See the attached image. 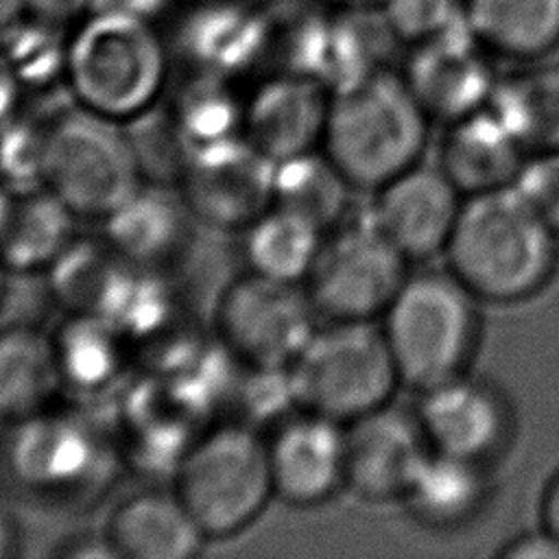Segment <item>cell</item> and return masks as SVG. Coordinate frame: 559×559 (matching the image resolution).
<instances>
[{
  "mask_svg": "<svg viewBox=\"0 0 559 559\" xmlns=\"http://www.w3.org/2000/svg\"><path fill=\"white\" fill-rule=\"evenodd\" d=\"M74 223L48 188H0V264L9 275L46 271L76 238Z\"/></svg>",
  "mask_w": 559,
  "mask_h": 559,
  "instance_id": "7402d4cb",
  "label": "cell"
},
{
  "mask_svg": "<svg viewBox=\"0 0 559 559\" xmlns=\"http://www.w3.org/2000/svg\"><path fill=\"white\" fill-rule=\"evenodd\" d=\"M103 533L122 559H190L210 542L170 487H140L122 496Z\"/></svg>",
  "mask_w": 559,
  "mask_h": 559,
  "instance_id": "d6986e66",
  "label": "cell"
},
{
  "mask_svg": "<svg viewBox=\"0 0 559 559\" xmlns=\"http://www.w3.org/2000/svg\"><path fill=\"white\" fill-rule=\"evenodd\" d=\"M122 463L118 437L61 402L0 426V487L35 509H92L118 480Z\"/></svg>",
  "mask_w": 559,
  "mask_h": 559,
  "instance_id": "6da1fadb",
  "label": "cell"
},
{
  "mask_svg": "<svg viewBox=\"0 0 559 559\" xmlns=\"http://www.w3.org/2000/svg\"><path fill=\"white\" fill-rule=\"evenodd\" d=\"M46 120L24 109L0 124V188H44Z\"/></svg>",
  "mask_w": 559,
  "mask_h": 559,
  "instance_id": "1f68e13d",
  "label": "cell"
},
{
  "mask_svg": "<svg viewBox=\"0 0 559 559\" xmlns=\"http://www.w3.org/2000/svg\"><path fill=\"white\" fill-rule=\"evenodd\" d=\"M489 498V465L430 450L400 502L421 526L450 531L476 520Z\"/></svg>",
  "mask_w": 559,
  "mask_h": 559,
  "instance_id": "d4e9b609",
  "label": "cell"
},
{
  "mask_svg": "<svg viewBox=\"0 0 559 559\" xmlns=\"http://www.w3.org/2000/svg\"><path fill=\"white\" fill-rule=\"evenodd\" d=\"M539 520H542V528L548 531L559 542V469L550 476V480L544 487Z\"/></svg>",
  "mask_w": 559,
  "mask_h": 559,
  "instance_id": "f35d334b",
  "label": "cell"
},
{
  "mask_svg": "<svg viewBox=\"0 0 559 559\" xmlns=\"http://www.w3.org/2000/svg\"><path fill=\"white\" fill-rule=\"evenodd\" d=\"M465 2L467 0H384L378 11L395 41L408 48L467 24Z\"/></svg>",
  "mask_w": 559,
  "mask_h": 559,
  "instance_id": "d6a6232c",
  "label": "cell"
},
{
  "mask_svg": "<svg viewBox=\"0 0 559 559\" xmlns=\"http://www.w3.org/2000/svg\"><path fill=\"white\" fill-rule=\"evenodd\" d=\"M496 59L463 24L408 46L400 74L430 120L450 124L489 105L500 81Z\"/></svg>",
  "mask_w": 559,
  "mask_h": 559,
  "instance_id": "4fadbf2b",
  "label": "cell"
},
{
  "mask_svg": "<svg viewBox=\"0 0 559 559\" xmlns=\"http://www.w3.org/2000/svg\"><path fill=\"white\" fill-rule=\"evenodd\" d=\"M240 234L247 271L293 284H304L325 236L314 223L280 205H271Z\"/></svg>",
  "mask_w": 559,
  "mask_h": 559,
  "instance_id": "83f0119b",
  "label": "cell"
},
{
  "mask_svg": "<svg viewBox=\"0 0 559 559\" xmlns=\"http://www.w3.org/2000/svg\"><path fill=\"white\" fill-rule=\"evenodd\" d=\"M170 0H79V9L83 13L90 11H122L142 15L148 20H155L157 13H162L168 7Z\"/></svg>",
  "mask_w": 559,
  "mask_h": 559,
  "instance_id": "8d00e7d4",
  "label": "cell"
},
{
  "mask_svg": "<svg viewBox=\"0 0 559 559\" xmlns=\"http://www.w3.org/2000/svg\"><path fill=\"white\" fill-rule=\"evenodd\" d=\"M26 0H0V39L26 15Z\"/></svg>",
  "mask_w": 559,
  "mask_h": 559,
  "instance_id": "60d3db41",
  "label": "cell"
},
{
  "mask_svg": "<svg viewBox=\"0 0 559 559\" xmlns=\"http://www.w3.org/2000/svg\"><path fill=\"white\" fill-rule=\"evenodd\" d=\"M288 378L297 408L341 424L389 404L402 384L384 332L373 321L317 325Z\"/></svg>",
  "mask_w": 559,
  "mask_h": 559,
  "instance_id": "ba28073f",
  "label": "cell"
},
{
  "mask_svg": "<svg viewBox=\"0 0 559 559\" xmlns=\"http://www.w3.org/2000/svg\"><path fill=\"white\" fill-rule=\"evenodd\" d=\"M275 500L312 509L345 487V424L295 408L266 435Z\"/></svg>",
  "mask_w": 559,
  "mask_h": 559,
  "instance_id": "9a60e30c",
  "label": "cell"
},
{
  "mask_svg": "<svg viewBox=\"0 0 559 559\" xmlns=\"http://www.w3.org/2000/svg\"><path fill=\"white\" fill-rule=\"evenodd\" d=\"M489 107L526 155L559 148V63L528 61L500 76Z\"/></svg>",
  "mask_w": 559,
  "mask_h": 559,
  "instance_id": "4316f807",
  "label": "cell"
},
{
  "mask_svg": "<svg viewBox=\"0 0 559 559\" xmlns=\"http://www.w3.org/2000/svg\"><path fill=\"white\" fill-rule=\"evenodd\" d=\"M168 83L170 50L155 20L90 11L68 31L63 85L74 105L131 124L162 105Z\"/></svg>",
  "mask_w": 559,
  "mask_h": 559,
  "instance_id": "3957f363",
  "label": "cell"
},
{
  "mask_svg": "<svg viewBox=\"0 0 559 559\" xmlns=\"http://www.w3.org/2000/svg\"><path fill=\"white\" fill-rule=\"evenodd\" d=\"M478 304L448 269L406 277L380 325L406 386L426 391L469 371L483 330Z\"/></svg>",
  "mask_w": 559,
  "mask_h": 559,
  "instance_id": "5b68a950",
  "label": "cell"
},
{
  "mask_svg": "<svg viewBox=\"0 0 559 559\" xmlns=\"http://www.w3.org/2000/svg\"><path fill=\"white\" fill-rule=\"evenodd\" d=\"M502 559H559V542L544 528L509 539L496 550Z\"/></svg>",
  "mask_w": 559,
  "mask_h": 559,
  "instance_id": "e575fe53",
  "label": "cell"
},
{
  "mask_svg": "<svg viewBox=\"0 0 559 559\" xmlns=\"http://www.w3.org/2000/svg\"><path fill=\"white\" fill-rule=\"evenodd\" d=\"M463 192L437 166L415 164L373 192L371 216L408 258L443 253L463 207Z\"/></svg>",
  "mask_w": 559,
  "mask_h": 559,
  "instance_id": "e0dca14e",
  "label": "cell"
},
{
  "mask_svg": "<svg viewBox=\"0 0 559 559\" xmlns=\"http://www.w3.org/2000/svg\"><path fill=\"white\" fill-rule=\"evenodd\" d=\"M52 338L66 393L100 397L124 384L133 347L107 317L66 312Z\"/></svg>",
  "mask_w": 559,
  "mask_h": 559,
  "instance_id": "cb8c5ba5",
  "label": "cell"
},
{
  "mask_svg": "<svg viewBox=\"0 0 559 559\" xmlns=\"http://www.w3.org/2000/svg\"><path fill=\"white\" fill-rule=\"evenodd\" d=\"M317 317L304 284L245 271L216 295L212 330L238 365L288 369L317 330Z\"/></svg>",
  "mask_w": 559,
  "mask_h": 559,
  "instance_id": "30bf717a",
  "label": "cell"
},
{
  "mask_svg": "<svg viewBox=\"0 0 559 559\" xmlns=\"http://www.w3.org/2000/svg\"><path fill=\"white\" fill-rule=\"evenodd\" d=\"M22 100H24V87L0 52V124L7 122L17 111H22Z\"/></svg>",
  "mask_w": 559,
  "mask_h": 559,
  "instance_id": "74e56055",
  "label": "cell"
},
{
  "mask_svg": "<svg viewBox=\"0 0 559 559\" xmlns=\"http://www.w3.org/2000/svg\"><path fill=\"white\" fill-rule=\"evenodd\" d=\"M7 293H9V273H7V269L0 264V312H2L4 301H7Z\"/></svg>",
  "mask_w": 559,
  "mask_h": 559,
  "instance_id": "7bdbcfd3",
  "label": "cell"
},
{
  "mask_svg": "<svg viewBox=\"0 0 559 559\" xmlns=\"http://www.w3.org/2000/svg\"><path fill=\"white\" fill-rule=\"evenodd\" d=\"M330 9H345V11H367V9H380L384 0H319Z\"/></svg>",
  "mask_w": 559,
  "mask_h": 559,
  "instance_id": "b9f144b4",
  "label": "cell"
},
{
  "mask_svg": "<svg viewBox=\"0 0 559 559\" xmlns=\"http://www.w3.org/2000/svg\"><path fill=\"white\" fill-rule=\"evenodd\" d=\"M17 526H15V518L4 500V496L0 493V559L11 557L17 550Z\"/></svg>",
  "mask_w": 559,
  "mask_h": 559,
  "instance_id": "ab89813d",
  "label": "cell"
},
{
  "mask_svg": "<svg viewBox=\"0 0 559 559\" xmlns=\"http://www.w3.org/2000/svg\"><path fill=\"white\" fill-rule=\"evenodd\" d=\"M465 22L489 52L518 63L559 48V0H467Z\"/></svg>",
  "mask_w": 559,
  "mask_h": 559,
  "instance_id": "484cf974",
  "label": "cell"
},
{
  "mask_svg": "<svg viewBox=\"0 0 559 559\" xmlns=\"http://www.w3.org/2000/svg\"><path fill=\"white\" fill-rule=\"evenodd\" d=\"M443 253L445 269L480 301L518 304L552 280L559 236L515 186H507L463 201Z\"/></svg>",
  "mask_w": 559,
  "mask_h": 559,
  "instance_id": "7a4b0ae2",
  "label": "cell"
},
{
  "mask_svg": "<svg viewBox=\"0 0 559 559\" xmlns=\"http://www.w3.org/2000/svg\"><path fill=\"white\" fill-rule=\"evenodd\" d=\"M352 190L321 148L277 162L273 170V205L297 212L325 234L347 218Z\"/></svg>",
  "mask_w": 559,
  "mask_h": 559,
  "instance_id": "f546056e",
  "label": "cell"
},
{
  "mask_svg": "<svg viewBox=\"0 0 559 559\" xmlns=\"http://www.w3.org/2000/svg\"><path fill=\"white\" fill-rule=\"evenodd\" d=\"M430 122L404 76L384 66L332 90L321 151L354 190L376 192L419 164Z\"/></svg>",
  "mask_w": 559,
  "mask_h": 559,
  "instance_id": "277c9868",
  "label": "cell"
},
{
  "mask_svg": "<svg viewBox=\"0 0 559 559\" xmlns=\"http://www.w3.org/2000/svg\"><path fill=\"white\" fill-rule=\"evenodd\" d=\"M173 489L210 542L240 535L275 498L266 435L238 419L203 428L179 459Z\"/></svg>",
  "mask_w": 559,
  "mask_h": 559,
  "instance_id": "8992f818",
  "label": "cell"
},
{
  "mask_svg": "<svg viewBox=\"0 0 559 559\" xmlns=\"http://www.w3.org/2000/svg\"><path fill=\"white\" fill-rule=\"evenodd\" d=\"M264 17L238 2H210L190 13L181 31V55L192 72L234 81L266 50Z\"/></svg>",
  "mask_w": 559,
  "mask_h": 559,
  "instance_id": "603a6c76",
  "label": "cell"
},
{
  "mask_svg": "<svg viewBox=\"0 0 559 559\" xmlns=\"http://www.w3.org/2000/svg\"><path fill=\"white\" fill-rule=\"evenodd\" d=\"M428 454L415 411L389 402L345 424V487L365 502H400Z\"/></svg>",
  "mask_w": 559,
  "mask_h": 559,
  "instance_id": "5bb4252c",
  "label": "cell"
},
{
  "mask_svg": "<svg viewBox=\"0 0 559 559\" xmlns=\"http://www.w3.org/2000/svg\"><path fill=\"white\" fill-rule=\"evenodd\" d=\"M166 116L183 155L245 138V96H238L223 76L192 72Z\"/></svg>",
  "mask_w": 559,
  "mask_h": 559,
  "instance_id": "f1b7e54d",
  "label": "cell"
},
{
  "mask_svg": "<svg viewBox=\"0 0 559 559\" xmlns=\"http://www.w3.org/2000/svg\"><path fill=\"white\" fill-rule=\"evenodd\" d=\"M197 223L177 188L144 181L120 207L100 221L103 238L127 262L162 271L190 245Z\"/></svg>",
  "mask_w": 559,
  "mask_h": 559,
  "instance_id": "ac0fdd59",
  "label": "cell"
},
{
  "mask_svg": "<svg viewBox=\"0 0 559 559\" xmlns=\"http://www.w3.org/2000/svg\"><path fill=\"white\" fill-rule=\"evenodd\" d=\"M513 186L559 236V148L528 155Z\"/></svg>",
  "mask_w": 559,
  "mask_h": 559,
  "instance_id": "836d02e7",
  "label": "cell"
},
{
  "mask_svg": "<svg viewBox=\"0 0 559 559\" xmlns=\"http://www.w3.org/2000/svg\"><path fill=\"white\" fill-rule=\"evenodd\" d=\"M273 170L275 162L238 138L186 153L173 186L197 223L242 231L273 205Z\"/></svg>",
  "mask_w": 559,
  "mask_h": 559,
  "instance_id": "8fae6325",
  "label": "cell"
},
{
  "mask_svg": "<svg viewBox=\"0 0 559 559\" xmlns=\"http://www.w3.org/2000/svg\"><path fill=\"white\" fill-rule=\"evenodd\" d=\"M127 264L103 236H76L46 269L50 293L66 312L100 314Z\"/></svg>",
  "mask_w": 559,
  "mask_h": 559,
  "instance_id": "4dcf8cb0",
  "label": "cell"
},
{
  "mask_svg": "<svg viewBox=\"0 0 559 559\" xmlns=\"http://www.w3.org/2000/svg\"><path fill=\"white\" fill-rule=\"evenodd\" d=\"M332 90L319 79L280 70L245 94V140L271 162L321 148Z\"/></svg>",
  "mask_w": 559,
  "mask_h": 559,
  "instance_id": "2e32d148",
  "label": "cell"
},
{
  "mask_svg": "<svg viewBox=\"0 0 559 559\" xmlns=\"http://www.w3.org/2000/svg\"><path fill=\"white\" fill-rule=\"evenodd\" d=\"M146 181L140 153L116 120L70 100L46 120L44 188L76 218L103 221Z\"/></svg>",
  "mask_w": 559,
  "mask_h": 559,
  "instance_id": "52a82bcc",
  "label": "cell"
},
{
  "mask_svg": "<svg viewBox=\"0 0 559 559\" xmlns=\"http://www.w3.org/2000/svg\"><path fill=\"white\" fill-rule=\"evenodd\" d=\"M419 393L415 415L432 452L491 465L511 445L515 415L496 382L465 371Z\"/></svg>",
  "mask_w": 559,
  "mask_h": 559,
  "instance_id": "7c38bea8",
  "label": "cell"
},
{
  "mask_svg": "<svg viewBox=\"0 0 559 559\" xmlns=\"http://www.w3.org/2000/svg\"><path fill=\"white\" fill-rule=\"evenodd\" d=\"M50 555L59 557V559H94V557L114 559V557H118L105 533H74L66 539H59V544H55L50 548Z\"/></svg>",
  "mask_w": 559,
  "mask_h": 559,
  "instance_id": "d590c367",
  "label": "cell"
},
{
  "mask_svg": "<svg viewBox=\"0 0 559 559\" xmlns=\"http://www.w3.org/2000/svg\"><path fill=\"white\" fill-rule=\"evenodd\" d=\"M408 262L371 214L345 218L323 236L304 288L328 321H373L411 275Z\"/></svg>",
  "mask_w": 559,
  "mask_h": 559,
  "instance_id": "9c48e42d",
  "label": "cell"
},
{
  "mask_svg": "<svg viewBox=\"0 0 559 559\" xmlns=\"http://www.w3.org/2000/svg\"><path fill=\"white\" fill-rule=\"evenodd\" d=\"M66 393L52 332L28 323H0V426L33 417Z\"/></svg>",
  "mask_w": 559,
  "mask_h": 559,
  "instance_id": "44dd1931",
  "label": "cell"
},
{
  "mask_svg": "<svg viewBox=\"0 0 559 559\" xmlns=\"http://www.w3.org/2000/svg\"><path fill=\"white\" fill-rule=\"evenodd\" d=\"M526 159L489 105L445 124L439 144V168L467 197L513 186Z\"/></svg>",
  "mask_w": 559,
  "mask_h": 559,
  "instance_id": "ffe728a7",
  "label": "cell"
}]
</instances>
